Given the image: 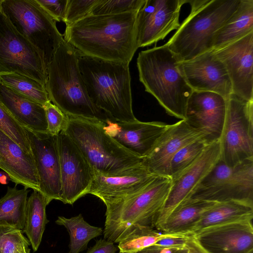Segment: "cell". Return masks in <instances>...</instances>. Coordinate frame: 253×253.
<instances>
[{
  "mask_svg": "<svg viewBox=\"0 0 253 253\" xmlns=\"http://www.w3.org/2000/svg\"><path fill=\"white\" fill-rule=\"evenodd\" d=\"M139 10L87 15L66 26L63 39L81 55L107 62L129 64L138 48Z\"/></svg>",
  "mask_w": 253,
  "mask_h": 253,
  "instance_id": "cell-1",
  "label": "cell"
},
{
  "mask_svg": "<svg viewBox=\"0 0 253 253\" xmlns=\"http://www.w3.org/2000/svg\"><path fill=\"white\" fill-rule=\"evenodd\" d=\"M78 59L77 50L63 39L47 68L49 100L69 117L105 122L111 118L89 98Z\"/></svg>",
  "mask_w": 253,
  "mask_h": 253,
  "instance_id": "cell-2",
  "label": "cell"
},
{
  "mask_svg": "<svg viewBox=\"0 0 253 253\" xmlns=\"http://www.w3.org/2000/svg\"><path fill=\"white\" fill-rule=\"evenodd\" d=\"M175 55L166 45L139 52L136 64L139 81L168 114L185 120L193 89L187 83Z\"/></svg>",
  "mask_w": 253,
  "mask_h": 253,
  "instance_id": "cell-3",
  "label": "cell"
},
{
  "mask_svg": "<svg viewBox=\"0 0 253 253\" xmlns=\"http://www.w3.org/2000/svg\"><path fill=\"white\" fill-rule=\"evenodd\" d=\"M78 61L93 104L116 121L136 120L132 110L129 64L104 61L79 53Z\"/></svg>",
  "mask_w": 253,
  "mask_h": 253,
  "instance_id": "cell-4",
  "label": "cell"
},
{
  "mask_svg": "<svg viewBox=\"0 0 253 253\" xmlns=\"http://www.w3.org/2000/svg\"><path fill=\"white\" fill-rule=\"evenodd\" d=\"M240 0H187L188 16L165 44L179 62L212 50L215 33L237 9Z\"/></svg>",
  "mask_w": 253,
  "mask_h": 253,
  "instance_id": "cell-5",
  "label": "cell"
},
{
  "mask_svg": "<svg viewBox=\"0 0 253 253\" xmlns=\"http://www.w3.org/2000/svg\"><path fill=\"white\" fill-rule=\"evenodd\" d=\"M171 184L169 177L156 175L138 192L105 204L104 239L117 243L137 225L154 228L168 198Z\"/></svg>",
  "mask_w": 253,
  "mask_h": 253,
  "instance_id": "cell-6",
  "label": "cell"
},
{
  "mask_svg": "<svg viewBox=\"0 0 253 253\" xmlns=\"http://www.w3.org/2000/svg\"><path fill=\"white\" fill-rule=\"evenodd\" d=\"M64 131L95 172L117 171L141 163L142 159L125 149L104 130L103 122L69 117Z\"/></svg>",
  "mask_w": 253,
  "mask_h": 253,
  "instance_id": "cell-7",
  "label": "cell"
},
{
  "mask_svg": "<svg viewBox=\"0 0 253 253\" xmlns=\"http://www.w3.org/2000/svg\"><path fill=\"white\" fill-rule=\"evenodd\" d=\"M0 9L15 29L42 52L47 67L63 39L56 21L36 0H2Z\"/></svg>",
  "mask_w": 253,
  "mask_h": 253,
  "instance_id": "cell-8",
  "label": "cell"
},
{
  "mask_svg": "<svg viewBox=\"0 0 253 253\" xmlns=\"http://www.w3.org/2000/svg\"><path fill=\"white\" fill-rule=\"evenodd\" d=\"M219 140L220 160L229 167L253 159V101L229 96Z\"/></svg>",
  "mask_w": 253,
  "mask_h": 253,
  "instance_id": "cell-9",
  "label": "cell"
},
{
  "mask_svg": "<svg viewBox=\"0 0 253 253\" xmlns=\"http://www.w3.org/2000/svg\"><path fill=\"white\" fill-rule=\"evenodd\" d=\"M47 68L42 52L15 29L0 8V74L22 75L45 86Z\"/></svg>",
  "mask_w": 253,
  "mask_h": 253,
  "instance_id": "cell-10",
  "label": "cell"
},
{
  "mask_svg": "<svg viewBox=\"0 0 253 253\" xmlns=\"http://www.w3.org/2000/svg\"><path fill=\"white\" fill-rule=\"evenodd\" d=\"M62 186L61 201L72 205L87 194L95 171L64 131L58 135Z\"/></svg>",
  "mask_w": 253,
  "mask_h": 253,
  "instance_id": "cell-11",
  "label": "cell"
},
{
  "mask_svg": "<svg viewBox=\"0 0 253 253\" xmlns=\"http://www.w3.org/2000/svg\"><path fill=\"white\" fill-rule=\"evenodd\" d=\"M219 140L209 144L200 157L176 176L170 178V190L164 207L154 225L160 229L171 211L190 199L203 179L220 159Z\"/></svg>",
  "mask_w": 253,
  "mask_h": 253,
  "instance_id": "cell-12",
  "label": "cell"
},
{
  "mask_svg": "<svg viewBox=\"0 0 253 253\" xmlns=\"http://www.w3.org/2000/svg\"><path fill=\"white\" fill-rule=\"evenodd\" d=\"M187 0H145L137 18L138 47L164 40L180 26L181 7Z\"/></svg>",
  "mask_w": 253,
  "mask_h": 253,
  "instance_id": "cell-13",
  "label": "cell"
},
{
  "mask_svg": "<svg viewBox=\"0 0 253 253\" xmlns=\"http://www.w3.org/2000/svg\"><path fill=\"white\" fill-rule=\"evenodd\" d=\"M26 130L36 168L39 191L45 196L49 203L53 200L61 201L62 186L57 135Z\"/></svg>",
  "mask_w": 253,
  "mask_h": 253,
  "instance_id": "cell-14",
  "label": "cell"
},
{
  "mask_svg": "<svg viewBox=\"0 0 253 253\" xmlns=\"http://www.w3.org/2000/svg\"><path fill=\"white\" fill-rule=\"evenodd\" d=\"M213 50L226 69L232 93L253 101V32Z\"/></svg>",
  "mask_w": 253,
  "mask_h": 253,
  "instance_id": "cell-15",
  "label": "cell"
},
{
  "mask_svg": "<svg viewBox=\"0 0 253 253\" xmlns=\"http://www.w3.org/2000/svg\"><path fill=\"white\" fill-rule=\"evenodd\" d=\"M226 108L227 99L220 94L193 91L187 102L185 120L211 143L220 139Z\"/></svg>",
  "mask_w": 253,
  "mask_h": 253,
  "instance_id": "cell-16",
  "label": "cell"
},
{
  "mask_svg": "<svg viewBox=\"0 0 253 253\" xmlns=\"http://www.w3.org/2000/svg\"><path fill=\"white\" fill-rule=\"evenodd\" d=\"M194 239L208 253H247L253 250V219L203 228Z\"/></svg>",
  "mask_w": 253,
  "mask_h": 253,
  "instance_id": "cell-17",
  "label": "cell"
},
{
  "mask_svg": "<svg viewBox=\"0 0 253 253\" xmlns=\"http://www.w3.org/2000/svg\"><path fill=\"white\" fill-rule=\"evenodd\" d=\"M183 75L193 91H210L227 99L232 93L231 81L223 63L213 50L180 62Z\"/></svg>",
  "mask_w": 253,
  "mask_h": 253,
  "instance_id": "cell-18",
  "label": "cell"
},
{
  "mask_svg": "<svg viewBox=\"0 0 253 253\" xmlns=\"http://www.w3.org/2000/svg\"><path fill=\"white\" fill-rule=\"evenodd\" d=\"M156 175L141 163L117 171L95 172L88 194L97 197L105 204L138 192Z\"/></svg>",
  "mask_w": 253,
  "mask_h": 253,
  "instance_id": "cell-19",
  "label": "cell"
},
{
  "mask_svg": "<svg viewBox=\"0 0 253 253\" xmlns=\"http://www.w3.org/2000/svg\"><path fill=\"white\" fill-rule=\"evenodd\" d=\"M200 139H205L203 133L185 120L169 125L149 153L142 158L141 164L153 174L169 177L170 163L173 156L184 146Z\"/></svg>",
  "mask_w": 253,
  "mask_h": 253,
  "instance_id": "cell-20",
  "label": "cell"
},
{
  "mask_svg": "<svg viewBox=\"0 0 253 253\" xmlns=\"http://www.w3.org/2000/svg\"><path fill=\"white\" fill-rule=\"evenodd\" d=\"M169 125L161 122H122L109 119L104 123L105 132L134 155L146 157Z\"/></svg>",
  "mask_w": 253,
  "mask_h": 253,
  "instance_id": "cell-21",
  "label": "cell"
},
{
  "mask_svg": "<svg viewBox=\"0 0 253 253\" xmlns=\"http://www.w3.org/2000/svg\"><path fill=\"white\" fill-rule=\"evenodd\" d=\"M0 169L10 180L25 188L40 191L38 175L32 154L25 152L0 130Z\"/></svg>",
  "mask_w": 253,
  "mask_h": 253,
  "instance_id": "cell-22",
  "label": "cell"
},
{
  "mask_svg": "<svg viewBox=\"0 0 253 253\" xmlns=\"http://www.w3.org/2000/svg\"><path fill=\"white\" fill-rule=\"evenodd\" d=\"M192 199L213 202L236 201L253 206V159L233 167L231 175L219 187Z\"/></svg>",
  "mask_w": 253,
  "mask_h": 253,
  "instance_id": "cell-23",
  "label": "cell"
},
{
  "mask_svg": "<svg viewBox=\"0 0 253 253\" xmlns=\"http://www.w3.org/2000/svg\"><path fill=\"white\" fill-rule=\"evenodd\" d=\"M0 101L25 129L35 132H47L43 105L17 93L0 81Z\"/></svg>",
  "mask_w": 253,
  "mask_h": 253,
  "instance_id": "cell-24",
  "label": "cell"
},
{
  "mask_svg": "<svg viewBox=\"0 0 253 253\" xmlns=\"http://www.w3.org/2000/svg\"><path fill=\"white\" fill-rule=\"evenodd\" d=\"M253 32V0H240L238 6L214 34L212 50L230 44Z\"/></svg>",
  "mask_w": 253,
  "mask_h": 253,
  "instance_id": "cell-25",
  "label": "cell"
},
{
  "mask_svg": "<svg viewBox=\"0 0 253 253\" xmlns=\"http://www.w3.org/2000/svg\"><path fill=\"white\" fill-rule=\"evenodd\" d=\"M248 219H253V206L236 201L215 202L203 211L191 231L194 232L212 226Z\"/></svg>",
  "mask_w": 253,
  "mask_h": 253,
  "instance_id": "cell-26",
  "label": "cell"
},
{
  "mask_svg": "<svg viewBox=\"0 0 253 253\" xmlns=\"http://www.w3.org/2000/svg\"><path fill=\"white\" fill-rule=\"evenodd\" d=\"M215 202L189 199L170 213L160 231L164 233L192 231L202 213Z\"/></svg>",
  "mask_w": 253,
  "mask_h": 253,
  "instance_id": "cell-27",
  "label": "cell"
},
{
  "mask_svg": "<svg viewBox=\"0 0 253 253\" xmlns=\"http://www.w3.org/2000/svg\"><path fill=\"white\" fill-rule=\"evenodd\" d=\"M49 204L45 196L39 191L33 190L28 198L23 232L26 234L34 252L38 250L49 221L45 212Z\"/></svg>",
  "mask_w": 253,
  "mask_h": 253,
  "instance_id": "cell-28",
  "label": "cell"
},
{
  "mask_svg": "<svg viewBox=\"0 0 253 253\" xmlns=\"http://www.w3.org/2000/svg\"><path fill=\"white\" fill-rule=\"evenodd\" d=\"M16 186L8 187L6 194L0 199V226L23 231L29 190L25 187L17 189Z\"/></svg>",
  "mask_w": 253,
  "mask_h": 253,
  "instance_id": "cell-29",
  "label": "cell"
},
{
  "mask_svg": "<svg viewBox=\"0 0 253 253\" xmlns=\"http://www.w3.org/2000/svg\"><path fill=\"white\" fill-rule=\"evenodd\" d=\"M55 222L64 226L69 233V253H80L86 249L88 242L103 233L101 228L90 225L81 214L70 218L58 216Z\"/></svg>",
  "mask_w": 253,
  "mask_h": 253,
  "instance_id": "cell-30",
  "label": "cell"
},
{
  "mask_svg": "<svg viewBox=\"0 0 253 253\" xmlns=\"http://www.w3.org/2000/svg\"><path fill=\"white\" fill-rule=\"evenodd\" d=\"M0 81L25 98L42 105L50 101L45 86L29 77L13 73L0 74Z\"/></svg>",
  "mask_w": 253,
  "mask_h": 253,
  "instance_id": "cell-31",
  "label": "cell"
},
{
  "mask_svg": "<svg viewBox=\"0 0 253 253\" xmlns=\"http://www.w3.org/2000/svg\"><path fill=\"white\" fill-rule=\"evenodd\" d=\"M166 234L150 226L137 225L118 243V248L122 253H135L155 245Z\"/></svg>",
  "mask_w": 253,
  "mask_h": 253,
  "instance_id": "cell-32",
  "label": "cell"
},
{
  "mask_svg": "<svg viewBox=\"0 0 253 253\" xmlns=\"http://www.w3.org/2000/svg\"><path fill=\"white\" fill-rule=\"evenodd\" d=\"M204 139L193 141L181 148L171 160L169 177L172 178L192 165L210 144Z\"/></svg>",
  "mask_w": 253,
  "mask_h": 253,
  "instance_id": "cell-33",
  "label": "cell"
},
{
  "mask_svg": "<svg viewBox=\"0 0 253 253\" xmlns=\"http://www.w3.org/2000/svg\"><path fill=\"white\" fill-rule=\"evenodd\" d=\"M0 130L25 152L32 154L27 130L17 121L0 101Z\"/></svg>",
  "mask_w": 253,
  "mask_h": 253,
  "instance_id": "cell-34",
  "label": "cell"
},
{
  "mask_svg": "<svg viewBox=\"0 0 253 253\" xmlns=\"http://www.w3.org/2000/svg\"><path fill=\"white\" fill-rule=\"evenodd\" d=\"M145 0H99L90 15L116 14L139 10Z\"/></svg>",
  "mask_w": 253,
  "mask_h": 253,
  "instance_id": "cell-35",
  "label": "cell"
},
{
  "mask_svg": "<svg viewBox=\"0 0 253 253\" xmlns=\"http://www.w3.org/2000/svg\"><path fill=\"white\" fill-rule=\"evenodd\" d=\"M22 232L9 226H0V253H15L29 249L30 243Z\"/></svg>",
  "mask_w": 253,
  "mask_h": 253,
  "instance_id": "cell-36",
  "label": "cell"
},
{
  "mask_svg": "<svg viewBox=\"0 0 253 253\" xmlns=\"http://www.w3.org/2000/svg\"><path fill=\"white\" fill-rule=\"evenodd\" d=\"M99 0H68L63 20L66 26L90 15L92 7Z\"/></svg>",
  "mask_w": 253,
  "mask_h": 253,
  "instance_id": "cell-37",
  "label": "cell"
},
{
  "mask_svg": "<svg viewBox=\"0 0 253 253\" xmlns=\"http://www.w3.org/2000/svg\"><path fill=\"white\" fill-rule=\"evenodd\" d=\"M47 121V131L53 135H58L66 129L69 118L50 101L43 105Z\"/></svg>",
  "mask_w": 253,
  "mask_h": 253,
  "instance_id": "cell-38",
  "label": "cell"
},
{
  "mask_svg": "<svg viewBox=\"0 0 253 253\" xmlns=\"http://www.w3.org/2000/svg\"><path fill=\"white\" fill-rule=\"evenodd\" d=\"M36 0L55 21H63L68 0Z\"/></svg>",
  "mask_w": 253,
  "mask_h": 253,
  "instance_id": "cell-39",
  "label": "cell"
},
{
  "mask_svg": "<svg viewBox=\"0 0 253 253\" xmlns=\"http://www.w3.org/2000/svg\"><path fill=\"white\" fill-rule=\"evenodd\" d=\"M112 241L104 239H99L96 241L95 244L90 248L86 253H116L118 248Z\"/></svg>",
  "mask_w": 253,
  "mask_h": 253,
  "instance_id": "cell-40",
  "label": "cell"
},
{
  "mask_svg": "<svg viewBox=\"0 0 253 253\" xmlns=\"http://www.w3.org/2000/svg\"><path fill=\"white\" fill-rule=\"evenodd\" d=\"M177 250L179 249L163 248L154 245L133 253H173ZM119 253H122L119 252Z\"/></svg>",
  "mask_w": 253,
  "mask_h": 253,
  "instance_id": "cell-41",
  "label": "cell"
},
{
  "mask_svg": "<svg viewBox=\"0 0 253 253\" xmlns=\"http://www.w3.org/2000/svg\"><path fill=\"white\" fill-rule=\"evenodd\" d=\"M187 253H208L194 240V237L187 244Z\"/></svg>",
  "mask_w": 253,
  "mask_h": 253,
  "instance_id": "cell-42",
  "label": "cell"
},
{
  "mask_svg": "<svg viewBox=\"0 0 253 253\" xmlns=\"http://www.w3.org/2000/svg\"><path fill=\"white\" fill-rule=\"evenodd\" d=\"M10 180L8 174L5 171H0V183L7 184Z\"/></svg>",
  "mask_w": 253,
  "mask_h": 253,
  "instance_id": "cell-43",
  "label": "cell"
},
{
  "mask_svg": "<svg viewBox=\"0 0 253 253\" xmlns=\"http://www.w3.org/2000/svg\"><path fill=\"white\" fill-rule=\"evenodd\" d=\"M188 253V249L186 247V248L177 250L173 253Z\"/></svg>",
  "mask_w": 253,
  "mask_h": 253,
  "instance_id": "cell-44",
  "label": "cell"
},
{
  "mask_svg": "<svg viewBox=\"0 0 253 253\" xmlns=\"http://www.w3.org/2000/svg\"><path fill=\"white\" fill-rule=\"evenodd\" d=\"M30 249H23L21 250H19L17 251L15 253H30Z\"/></svg>",
  "mask_w": 253,
  "mask_h": 253,
  "instance_id": "cell-45",
  "label": "cell"
},
{
  "mask_svg": "<svg viewBox=\"0 0 253 253\" xmlns=\"http://www.w3.org/2000/svg\"><path fill=\"white\" fill-rule=\"evenodd\" d=\"M247 253H253V250H251L250 251L248 252Z\"/></svg>",
  "mask_w": 253,
  "mask_h": 253,
  "instance_id": "cell-46",
  "label": "cell"
},
{
  "mask_svg": "<svg viewBox=\"0 0 253 253\" xmlns=\"http://www.w3.org/2000/svg\"><path fill=\"white\" fill-rule=\"evenodd\" d=\"M1 0H0V5H1Z\"/></svg>",
  "mask_w": 253,
  "mask_h": 253,
  "instance_id": "cell-47",
  "label": "cell"
},
{
  "mask_svg": "<svg viewBox=\"0 0 253 253\" xmlns=\"http://www.w3.org/2000/svg\"><path fill=\"white\" fill-rule=\"evenodd\" d=\"M0 160H1V157H0Z\"/></svg>",
  "mask_w": 253,
  "mask_h": 253,
  "instance_id": "cell-48",
  "label": "cell"
}]
</instances>
